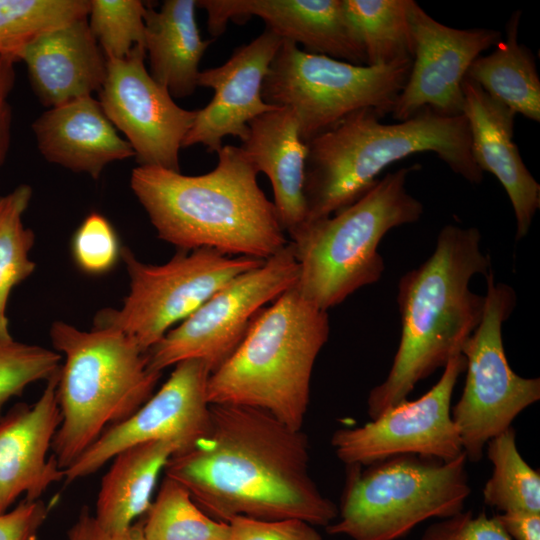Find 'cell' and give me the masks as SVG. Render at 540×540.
Wrapping results in <instances>:
<instances>
[{"instance_id":"2","label":"cell","mask_w":540,"mask_h":540,"mask_svg":"<svg viewBox=\"0 0 540 540\" xmlns=\"http://www.w3.org/2000/svg\"><path fill=\"white\" fill-rule=\"evenodd\" d=\"M217 154V166L198 176L137 166L131 173V189L158 238L180 250L211 248L267 260L289 242L275 206L259 187L258 171L240 147L225 145Z\"/></svg>"},{"instance_id":"10","label":"cell","mask_w":540,"mask_h":540,"mask_svg":"<svg viewBox=\"0 0 540 540\" xmlns=\"http://www.w3.org/2000/svg\"><path fill=\"white\" fill-rule=\"evenodd\" d=\"M120 255L130 278L129 294L121 308L99 311L94 327L117 329L145 352L219 289L265 261L211 248L180 250L163 265L141 262L127 247Z\"/></svg>"},{"instance_id":"27","label":"cell","mask_w":540,"mask_h":540,"mask_svg":"<svg viewBox=\"0 0 540 540\" xmlns=\"http://www.w3.org/2000/svg\"><path fill=\"white\" fill-rule=\"evenodd\" d=\"M365 53L366 65L413 60L408 21L410 0H342Z\"/></svg>"},{"instance_id":"4","label":"cell","mask_w":540,"mask_h":540,"mask_svg":"<svg viewBox=\"0 0 540 540\" xmlns=\"http://www.w3.org/2000/svg\"><path fill=\"white\" fill-rule=\"evenodd\" d=\"M381 118L374 109H360L306 142L305 222L353 204L387 166L417 153L432 152L468 182H482L464 114L446 116L424 108L395 124Z\"/></svg>"},{"instance_id":"3","label":"cell","mask_w":540,"mask_h":540,"mask_svg":"<svg viewBox=\"0 0 540 540\" xmlns=\"http://www.w3.org/2000/svg\"><path fill=\"white\" fill-rule=\"evenodd\" d=\"M490 266L479 229L448 224L432 255L400 278V342L387 377L368 395L371 420L406 400L416 384L461 352L485 306V297L470 290V280L486 276Z\"/></svg>"},{"instance_id":"15","label":"cell","mask_w":540,"mask_h":540,"mask_svg":"<svg viewBox=\"0 0 540 540\" xmlns=\"http://www.w3.org/2000/svg\"><path fill=\"white\" fill-rule=\"evenodd\" d=\"M146 52L107 60L99 103L110 122L126 136L139 166L180 172L179 150L197 110L178 106L144 65Z\"/></svg>"},{"instance_id":"19","label":"cell","mask_w":540,"mask_h":540,"mask_svg":"<svg viewBox=\"0 0 540 540\" xmlns=\"http://www.w3.org/2000/svg\"><path fill=\"white\" fill-rule=\"evenodd\" d=\"M58 376L59 370L35 403H17L0 419V514L22 495L38 500L52 484L64 480V470L48 455L61 423Z\"/></svg>"},{"instance_id":"25","label":"cell","mask_w":540,"mask_h":540,"mask_svg":"<svg viewBox=\"0 0 540 540\" xmlns=\"http://www.w3.org/2000/svg\"><path fill=\"white\" fill-rule=\"evenodd\" d=\"M180 451L173 441L156 440L119 452L101 480L94 513L98 523L109 531H123L146 514L160 472Z\"/></svg>"},{"instance_id":"33","label":"cell","mask_w":540,"mask_h":540,"mask_svg":"<svg viewBox=\"0 0 540 540\" xmlns=\"http://www.w3.org/2000/svg\"><path fill=\"white\" fill-rule=\"evenodd\" d=\"M62 355L38 345L0 340V419L5 404L37 381L50 379L61 366Z\"/></svg>"},{"instance_id":"39","label":"cell","mask_w":540,"mask_h":540,"mask_svg":"<svg viewBox=\"0 0 540 540\" xmlns=\"http://www.w3.org/2000/svg\"><path fill=\"white\" fill-rule=\"evenodd\" d=\"M495 517L511 539L540 540V514L503 513Z\"/></svg>"},{"instance_id":"40","label":"cell","mask_w":540,"mask_h":540,"mask_svg":"<svg viewBox=\"0 0 540 540\" xmlns=\"http://www.w3.org/2000/svg\"><path fill=\"white\" fill-rule=\"evenodd\" d=\"M12 109L7 102L0 104V166L4 163L11 141Z\"/></svg>"},{"instance_id":"11","label":"cell","mask_w":540,"mask_h":540,"mask_svg":"<svg viewBox=\"0 0 540 540\" xmlns=\"http://www.w3.org/2000/svg\"><path fill=\"white\" fill-rule=\"evenodd\" d=\"M482 319L461 353L466 380L458 402L451 408L468 461L483 457L490 439L509 429L514 419L540 399V379L525 378L510 367L503 345L502 326L516 305V293L496 282L490 270Z\"/></svg>"},{"instance_id":"38","label":"cell","mask_w":540,"mask_h":540,"mask_svg":"<svg viewBox=\"0 0 540 540\" xmlns=\"http://www.w3.org/2000/svg\"><path fill=\"white\" fill-rule=\"evenodd\" d=\"M67 540H145V538L142 523L132 525L123 531H109L103 528L89 508L84 506L69 528Z\"/></svg>"},{"instance_id":"13","label":"cell","mask_w":540,"mask_h":540,"mask_svg":"<svg viewBox=\"0 0 540 540\" xmlns=\"http://www.w3.org/2000/svg\"><path fill=\"white\" fill-rule=\"evenodd\" d=\"M466 359L460 352L445 365L437 383L416 400L387 409L364 425L336 430L331 445L340 461L367 466L397 455L451 461L464 453L451 417V400Z\"/></svg>"},{"instance_id":"28","label":"cell","mask_w":540,"mask_h":540,"mask_svg":"<svg viewBox=\"0 0 540 540\" xmlns=\"http://www.w3.org/2000/svg\"><path fill=\"white\" fill-rule=\"evenodd\" d=\"M485 448L493 472L483 488L484 503L501 514H540V473L518 451L515 430L496 435Z\"/></svg>"},{"instance_id":"16","label":"cell","mask_w":540,"mask_h":540,"mask_svg":"<svg viewBox=\"0 0 540 540\" xmlns=\"http://www.w3.org/2000/svg\"><path fill=\"white\" fill-rule=\"evenodd\" d=\"M408 21L413 61L391 111L393 118L404 121L424 108L446 116L463 114L466 72L483 51L501 40V33L489 28L446 26L414 0H410Z\"/></svg>"},{"instance_id":"31","label":"cell","mask_w":540,"mask_h":540,"mask_svg":"<svg viewBox=\"0 0 540 540\" xmlns=\"http://www.w3.org/2000/svg\"><path fill=\"white\" fill-rule=\"evenodd\" d=\"M88 0H0V52L20 61L38 35L88 16Z\"/></svg>"},{"instance_id":"5","label":"cell","mask_w":540,"mask_h":540,"mask_svg":"<svg viewBox=\"0 0 540 540\" xmlns=\"http://www.w3.org/2000/svg\"><path fill=\"white\" fill-rule=\"evenodd\" d=\"M327 311L295 286L255 317L243 340L207 382L210 404L263 410L301 430L315 361L329 338Z\"/></svg>"},{"instance_id":"35","label":"cell","mask_w":540,"mask_h":540,"mask_svg":"<svg viewBox=\"0 0 540 540\" xmlns=\"http://www.w3.org/2000/svg\"><path fill=\"white\" fill-rule=\"evenodd\" d=\"M421 540H512L496 517L462 511L429 526Z\"/></svg>"},{"instance_id":"1","label":"cell","mask_w":540,"mask_h":540,"mask_svg":"<svg viewBox=\"0 0 540 540\" xmlns=\"http://www.w3.org/2000/svg\"><path fill=\"white\" fill-rule=\"evenodd\" d=\"M309 455L302 429L260 409L211 404L209 433L173 455L164 471L216 520L299 519L327 527L338 507L310 476Z\"/></svg>"},{"instance_id":"6","label":"cell","mask_w":540,"mask_h":540,"mask_svg":"<svg viewBox=\"0 0 540 540\" xmlns=\"http://www.w3.org/2000/svg\"><path fill=\"white\" fill-rule=\"evenodd\" d=\"M50 337L64 357L56 390L61 423L51 452L65 470L108 428L134 414L154 394L162 373L151 371L146 352L114 328L82 331L57 321Z\"/></svg>"},{"instance_id":"26","label":"cell","mask_w":540,"mask_h":540,"mask_svg":"<svg viewBox=\"0 0 540 540\" xmlns=\"http://www.w3.org/2000/svg\"><path fill=\"white\" fill-rule=\"evenodd\" d=\"M521 14L518 10L511 15L506 40H500L492 53L478 56L465 77L516 115L539 122L540 79L531 50L518 41Z\"/></svg>"},{"instance_id":"37","label":"cell","mask_w":540,"mask_h":540,"mask_svg":"<svg viewBox=\"0 0 540 540\" xmlns=\"http://www.w3.org/2000/svg\"><path fill=\"white\" fill-rule=\"evenodd\" d=\"M49 510L41 499L23 498L14 508L0 514V540H39Z\"/></svg>"},{"instance_id":"24","label":"cell","mask_w":540,"mask_h":540,"mask_svg":"<svg viewBox=\"0 0 540 540\" xmlns=\"http://www.w3.org/2000/svg\"><path fill=\"white\" fill-rule=\"evenodd\" d=\"M196 7L195 0H166L158 11L146 8L144 16L150 75L176 98L198 87L199 64L211 42L201 38Z\"/></svg>"},{"instance_id":"30","label":"cell","mask_w":540,"mask_h":540,"mask_svg":"<svg viewBox=\"0 0 540 540\" xmlns=\"http://www.w3.org/2000/svg\"><path fill=\"white\" fill-rule=\"evenodd\" d=\"M32 189L22 184L0 196V340L12 339L8 328L6 308L13 288L35 270L29 258L35 235L22 222L29 206Z\"/></svg>"},{"instance_id":"34","label":"cell","mask_w":540,"mask_h":540,"mask_svg":"<svg viewBox=\"0 0 540 540\" xmlns=\"http://www.w3.org/2000/svg\"><path fill=\"white\" fill-rule=\"evenodd\" d=\"M72 253L81 270L98 275L114 267L121 249L110 222L103 215L92 212L73 236Z\"/></svg>"},{"instance_id":"21","label":"cell","mask_w":540,"mask_h":540,"mask_svg":"<svg viewBox=\"0 0 540 540\" xmlns=\"http://www.w3.org/2000/svg\"><path fill=\"white\" fill-rule=\"evenodd\" d=\"M35 94L47 107L91 96L107 73V59L93 36L87 17L46 31L23 50Z\"/></svg>"},{"instance_id":"7","label":"cell","mask_w":540,"mask_h":540,"mask_svg":"<svg viewBox=\"0 0 540 540\" xmlns=\"http://www.w3.org/2000/svg\"><path fill=\"white\" fill-rule=\"evenodd\" d=\"M417 168L385 174L353 204L304 222L289 236L298 264L295 288L306 301L327 311L381 278L380 241L391 229L417 222L424 212L422 202L406 189Z\"/></svg>"},{"instance_id":"23","label":"cell","mask_w":540,"mask_h":540,"mask_svg":"<svg viewBox=\"0 0 540 540\" xmlns=\"http://www.w3.org/2000/svg\"><path fill=\"white\" fill-rule=\"evenodd\" d=\"M240 148L256 170L271 182L282 230L289 236L306 220L304 197L307 146L294 113L275 108L252 119Z\"/></svg>"},{"instance_id":"20","label":"cell","mask_w":540,"mask_h":540,"mask_svg":"<svg viewBox=\"0 0 540 540\" xmlns=\"http://www.w3.org/2000/svg\"><path fill=\"white\" fill-rule=\"evenodd\" d=\"M462 92L472 156L479 169L492 173L506 191L516 218V240H520L540 207V185L514 142L516 114L466 77Z\"/></svg>"},{"instance_id":"17","label":"cell","mask_w":540,"mask_h":540,"mask_svg":"<svg viewBox=\"0 0 540 540\" xmlns=\"http://www.w3.org/2000/svg\"><path fill=\"white\" fill-rule=\"evenodd\" d=\"M283 39L265 30L248 44L236 48L221 66L200 71L198 86L214 91L211 101L196 111L182 148L201 144L218 152L226 136L247 138L249 122L277 107L262 98V86Z\"/></svg>"},{"instance_id":"9","label":"cell","mask_w":540,"mask_h":540,"mask_svg":"<svg viewBox=\"0 0 540 540\" xmlns=\"http://www.w3.org/2000/svg\"><path fill=\"white\" fill-rule=\"evenodd\" d=\"M412 61L356 65L283 40L264 79L262 98L294 113L306 143L357 110L371 108L382 117L391 113Z\"/></svg>"},{"instance_id":"29","label":"cell","mask_w":540,"mask_h":540,"mask_svg":"<svg viewBox=\"0 0 540 540\" xmlns=\"http://www.w3.org/2000/svg\"><path fill=\"white\" fill-rule=\"evenodd\" d=\"M142 523L145 540H228L229 524L202 511L189 492L165 476Z\"/></svg>"},{"instance_id":"14","label":"cell","mask_w":540,"mask_h":540,"mask_svg":"<svg viewBox=\"0 0 540 540\" xmlns=\"http://www.w3.org/2000/svg\"><path fill=\"white\" fill-rule=\"evenodd\" d=\"M211 370L199 359L174 366L169 378L134 414L108 428L64 470L66 484L97 472L119 452L136 444L169 440L181 452L205 437L211 426L207 382Z\"/></svg>"},{"instance_id":"22","label":"cell","mask_w":540,"mask_h":540,"mask_svg":"<svg viewBox=\"0 0 540 540\" xmlns=\"http://www.w3.org/2000/svg\"><path fill=\"white\" fill-rule=\"evenodd\" d=\"M43 157L97 179L104 167L135 157L105 115L99 101L86 96L49 108L32 124Z\"/></svg>"},{"instance_id":"36","label":"cell","mask_w":540,"mask_h":540,"mask_svg":"<svg viewBox=\"0 0 540 540\" xmlns=\"http://www.w3.org/2000/svg\"><path fill=\"white\" fill-rule=\"evenodd\" d=\"M228 524V540H323L316 526L299 519L258 520L238 516Z\"/></svg>"},{"instance_id":"41","label":"cell","mask_w":540,"mask_h":540,"mask_svg":"<svg viewBox=\"0 0 540 540\" xmlns=\"http://www.w3.org/2000/svg\"><path fill=\"white\" fill-rule=\"evenodd\" d=\"M14 63L11 57L0 52V104L7 102L6 98L14 86Z\"/></svg>"},{"instance_id":"32","label":"cell","mask_w":540,"mask_h":540,"mask_svg":"<svg viewBox=\"0 0 540 540\" xmlns=\"http://www.w3.org/2000/svg\"><path fill=\"white\" fill-rule=\"evenodd\" d=\"M146 7L139 0H91L89 28L107 60L145 50Z\"/></svg>"},{"instance_id":"18","label":"cell","mask_w":540,"mask_h":540,"mask_svg":"<svg viewBox=\"0 0 540 540\" xmlns=\"http://www.w3.org/2000/svg\"><path fill=\"white\" fill-rule=\"evenodd\" d=\"M208 16V30L221 35L228 22L252 16L283 40L305 51L356 65H366L363 47L346 17L342 0H199Z\"/></svg>"},{"instance_id":"8","label":"cell","mask_w":540,"mask_h":540,"mask_svg":"<svg viewBox=\"0 0 540 540\" xmlns=\"http://www.w3.org/2000/svg\"><path fill=\"white\" fill-rule=\"evenodd\" d=\"M465 453L441 461L397 455L347 465L337 518L326 528L352 540H397L420 523L464 510L471 488Z\"/></svg>"},{"instance_id":"12","label":"cell","mask_w":540,"mask_h":540,"mask_svg":"<svg viewBox=\"0 0 540 540\" xmlns=\"http://www.w3.org/2000/svg\"><path fill=\"white\" fill-rule=\"evenodd\" d=\"M298 280L290 242L264 263L212 295L147 352L148 368L160 372L188 359L204 361L211 373L236 350L255 317Z\"/></svg>"}]
</instances>
